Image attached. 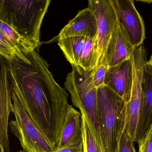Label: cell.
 Returning a JSON list of instances; mask_svg holds the SVG:
<instances>
[{"label": "cell", "mask_w": 152, "mask_h": 152, "mask_svg": "<svg viewBox=\"0 0 152 152\" xmlns=\"http://www.w3.org/2000/svg\"><path fill=\"white\" fill-rule=\"evenodd\" d=\"M28 62L7 61L12 91L31 120L57 148L69 111L66 91L55 81L48 62L36 50Z\"/></svg>", "instance_id": "obj_1"}, {"label": "cell", "mask_w": 152, "mask_h": 152, "mask_svg": "<svg viewBox=\"0 0 152 152\" xmlns=\"http://www.w3.org/2000/svg\"><path fill=\"white\" fill-rule=\"evenodd\" d=\"M50 2V0H1L0 20L39 45L41 27Z\"/></svg>", "instance_id": "obj_2"}, {"label": "cell", "mask_w": 152, "mask_h": 152, "mask_svg": "<svg viewBox=\"0 0 152 152\" xmlns=\"http://www.w3.org/2000/svg\"><path fill=\"white\" fill-rule=\"evenodd\" d=\"M98 113L104 152H118L125 126L127 102L106 86L97 88Z\"/></svg>", "instance_id": "obj_3"}, {"label": "cell", "mask_w": 152, "mask_h": 152, "mask_svg": "<svg viewBox=\"0 0 152 152\" xmlns=\"http://www.w3.org/2000/svg\"><path fill=\"white\" fill-rule=\"evenodd\" d=\"M92 70L79 72L72 67L66 76L64 86L71 94L73 104L85 112L103 149L98 113L97 88L93 83Z\"/></svg>", "instance_id": "obj_4"}, {"label": "cell", "mask_w": 152, "mask_h": 152, "mask_svg": "<svg viewBox=\"0 0 152 152\" xmlns=\"http://www.w3.org/2000/svg\"><path fill=\"white\" fill-rule=\"evenodd\" d=\"M12 99L15 120L11 121L9 126L23 149L26 152H56L57 149L31 120L12 90Z\"/></svg>", "instance_id": "obj_5"}, {"label": "cell", "mask_w": 152, "mask_h": 152, "mask_svg": "<svg viewBox=\"0 0 152 152\" xmlns=\"http://www.w3.org/2000/svg\"><path fill=\"white\" fill-rule=\"evenodd\" d=\"M66 60L79 72L91 71L97 60L96 38L70 37L58 39Z\"/></svg>", "instance_id": "obj_6"}, {"label": "cell", "mask_w": 152, "mask_h": 152, "mask_svg": "<svg viewBox=\"0 0 152 152\" xmlns=\"http://www.w3.org/2000/svg\"><path fill=\"white\" fill-rule=\"evenodd\" d=\"M88 2V7L93 12L97 24V62L100 57H106L108 44L119 20L111 0H89Z\"/></svg>", "instance_id": "obj_7"}, {"label": "cell", "mask_w": 152, "mask_h": 152, "mask_svg": "<svg viewBox=\"0 0 152 152\" xmlns=\"http://www.w3.org/2000/svg\"><path fill=\"white\" fill-rule=\"evenodd\" d=\"M118 17L135 48L142 45L145 39V26L132 0H111Z\"/></svg>", "instance_id": "obj_8"}, {"label": "cell", "mask_w": 152, "mask_h": 152, "mask_svg": "<svg viewBox=\"0 0 152 152\" xmlns=\"http://www.w3.org/2000/svg\"><path fill=\"white\" fill-rule=\"evenodd\" d=\"M12 88L7 61L1 56L0 70V149L11 152L8 134L9 117L12 112Z\"/></svg>", "instance_id": "obj_9"}, {"label": "cell", "mask_w": 152, "mask_h": 152, "mask_svg": "<svg viewBox=\"0 0 152 152\" xmlns=\"http://www.w3.org/2000/svg\"><path fill=\"white\" fill-rule=\"evenodd\" d=\"M145 71L137 67L133 70V80L130 98L126 104L125 128L136 142L137 131L144 97Z\"/></svg>", "instance_id": "obj_10"}, {"label": "cell", "mask_w": 152, "mask_h": 152, "mask_svg": "<svg viewBox=\"0 0 152 152\" xmlns=\"http://www.w3.org/2000/svg\"><path fill=\"white\" fill-rule=\"evenodd\" d=\"M133 80V68L131 58L113 66H109L104 85L128 102L130 98Z\"/></svg>", "instance_id": "obj_11"}, {"label": "cell", "mask_w": 152, "mask_h": 152, "mask_svg": "<svg viewBox=\"0 0 152 152\" xmlns=\"http://www.w3.org/2000/svg\"><path fill=\"white\" fill-rule=\"evenodd\" d=\"M135 49L131 43L123 26L119 21L106 53L108 66L117 65L129 59Z\"/></svg>", "instance_id": "obj_12"}, {"label": "cell", "mask_w": 152, "mask_h": 152, "mask_svg": "<svg viewBox=\"0 0 152 152\" xmlns=\"http://www.w3.org/2000/svg\"><path fill=\"white\" fill-rule=\"evenodd\" d=\"M97 34L96 20L88 7L78 11L76 16L60 31L58 39L70 37L96 39Z\"/></svg>", "instance_id": "obj_13"}, {"label": "cell", "mask_w": 152, "mask_h": 152, "mask_svg": "<svg viewBox=\"0 0 152 152\" xmlns=\"http://www.w3.org/2000/svg\"><path fill=\"white\" fill-rule=\"evenodd\" d=\"M83 141L81 114L70 106L57 149Z\"/></svg>", "instance_id": "obj_14"}, {"label": "cell", "mask_w": 152, "mask_h": 152, "mask_svg": "<svg viewBox=\"0 0 152 152\" xmlns=\"http://www.w3.org/2000/svg\"><path fill=\"white\" fill-rule=\"evenodd\" d=\"M143 104L137 131L136 142L142 138L152 124V75L145 69Z\"/></svg>", "instance_id": "obj_15"}, {"label": "cell", "mask_w": 152, "mask_h": 152, "mask_svg": "<svg viewBox=\"0 0 152 152\" xmlns=\"http://www.w3.org/2000/svg\"><path fill=\"white\" fill-rule=\"evenodd\" d=\"M0 32L7 35L25 55L34 51L39 47V45L30 41L1 20H0Z\"/></svg>", "instance_id": "obj_16"}, {"label": "cell", "mask_w": 152, "mask_h": 152, "mask_svg": "<svg viewBox=\"0 0 152 152\" xmlns=\"http://www.w3.org/2000/svg\"><path fill=\"white\" fill-rule=\"evenodd\" d=\"M80 112L81 114L84 152H103L102 147L85 112L82 109L80 110Z\"/></svg>", "instance_id": "obj_17"}, {"label": "cell", "mask_w": 152, "mask_h": 152, "mask_svg": "<svg viewBox=\"0 0 152 152\" xmlns=\"http://www.w3.org/2000/svg\"><path fill=\"white\" fill-rule=\"evenodd\" d=\"M0 54L6 61L12 62L17 60L28 62L29 59L11 40L0 32Z\"/></svg>", "instance_id": "obj_18"}, {"label": "cell", "mask_w": 152, "mask_h": 152, "mask_svg": "<svg viewBox=\"0 0 152 152\" xmlns=\"http://www.w3.org/2000/svg\"><path fill=\"white\" fill-rule=\"evenodd\" d=\"M108 67L106 57H103L99 58L92 69V80L97 88L104 86L105 78Z\"/></svg>", "instance_id": "obj_19"}, {"label": "cell", "mask_w": 152, "mask_h": 152, "mask_svg": "<svg viewBox=\"0 0 152 152\" xmlns=\"http://www.w3.org/2000/svg\"><path fill=\"white\" fill-rule=\"evenodd\" d=\"M134 142L129 133L124 128L119 140L118 152H136Z\"/></svg>", "instance_id": "obj_20"}, {"label": "cell", "mask_w": 152, "mask_h": 152, "mask_svg": "<svg viewBox=\"0 0 152 152\" xmlns=\"http://www.w3.org/2000/svg\"><path fill=\"white\" fill-rule=\"evenodd\" d=\"M138 143L139 152H152V124Z\"/></svg>", "instance_id": "obj_21"}, {"label": "cell", "mask_w": 152, "mask_h": 152, "mask_svg": "<svg viewBox=\"0 0 152 152\" xmlns=\"http://www.w3.org/2000/svg\"><path fill=\"white\" fill-rule=\"evenodd\" d=\"M56 152H84L83 141L58 148Z\"/></svg>", "instance_id": "obj_22"}, {"label": "cell", "mask_w": 152, "mask_h": 152, "mask_svg": "<svg viewBox=\"0 0 152 152\" xmlns=\"http://www.w3.org/2000/svg\"><path fill=\"white\" fill-rule=\"evenodd\" d=\"M145 69L152 75V54L149 60L147 61L145 65Z\"/></svg>", "instance_id": "obj_23"}, {"label": "cell", "mask_w": 152, "mask_h": 152, "mask_svg": "<svg viewBox=\"0 0 152 152\" xmlns=\"http://www.w3.org/2000/svg\"><path fill=\"white\" fill-rule=\"evenodd\" d=\"M139 1V2H143V3H148V4H150V3H152V0H140V1Z\"/></svg>", "instance_id": "obj_24"}, {"label": "cell", "mask_w": 152, "mask_h": 152, "mask_svg": "<svg viewBox=\"0 0 152 152\" xmlns=\"http://www.w3.org/2000/svg\"><path fill=\"white\" fill-rule=\"evenodd\" d=\"M18 152H26L25 151H24V150H23H23H19V151H18Z\"/></svg>", "instance_id": "obj_25"}]
</instances>
